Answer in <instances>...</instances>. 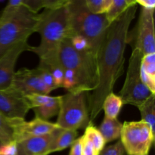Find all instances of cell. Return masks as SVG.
<instances>
[{"instance_id": "obj_8", "label": "cell", "mask_w": 155, "mask_h": 155, "mask_svg": "<svg viewBox=\"0 0 155 155\" xmlns=\"http://www.w3.org/2000/svg\"><path fill=\"white\" fill-rule=\"evenodd\" d=\"M154 134L144 121H125L120 141L128 155H148L154 142Z\"/></svg>"}, {"instance_id": "obj_17", "label": "cell", "mask_w": 155, "mask_h": 155, "mask_svg": "<svg viewBox=\"0 0 155 155\" xmlns=\"http://www.w3.org/2000/svg\"><path fill=\"white\" fill-rule=\"evenodd\" d=\"M78 136V132L77 130H63L61 129L58 132L57 137L53 143L51 153L61 151L73 145Z\"/></svg>"}, {"instance_id": "obj_28", "label": "cell", "mask_w": 155, "mask_h": 155, "mask_svg": "<svg viewBox=\"0 0 155 155\" xmlns=\"http://www.w3.org/2000/svg\"><path fill=\"white\" fill-rule=\"evenodd\" d=\"M18 143L16 142H11L3 144L0 147V155H18Z\"/></svg>"}, {"instance_id": "obj_7", "label": "cell", "mask_w": 155, "mask_h": 155, "mask_svg": "<svg viewBox=\"0 0 155 155\" xmlns=\"http://www.w3.org/2000/svg\"><path fill=\"white\" fill-rule=\"evenodd\" d=\"M142 56L143 54L139 49L133 48L129 61L125 82L118 95L124 104L138 107L153 95L141 80L140 67Z\"/></svg>"}, {"instance_id": "obj_10", "label": "cell", "mask_w": 155, "mask_h": 155, "mask_svg": "<svg viewBox=\"0 0 155 155\" xmlns=\"http://www.w3.org/2000/svg\"><path fill=\"white\" fill-rule=\"evenodd\" d=\"M10 88L25 96L33 94L48 95L51 92L42 82L37 68H24L16 71Z\"/></svg>"}, {"instance_id": "obj_11", "label": "cell", "mask_w": 155, "mask_h": 155, "mask_svg": "<svg viewBox=\"0 0 155 155\" xmlns=\"http://www.w3.org/2000/svg\"><path fill=\"white\" fill-rule=\"evenodd\" d=\"M30 106L25 95L14 89L0 90V113L10 119H24Z\"/></svg>"}, {"instance_id": "obj_19", "label": "cell", "mask_w": 155, "mask_h": 155, "mask_svg": "<svg viewBox=\"0 0 155 155\" xmlns=\"http://www.w3.org/2000/svg\"><path fill=\"white\" fill-rule=\"evenodd\" d=\"M136 4V0H112V3L105 13L107 23L110 24L119 18L130 6Z\"/></svg>"}, {"instance_id": "obj_13", "label": "cell", "mask_w": 155, "mask_h": 155, "mask_svg": "<svg viewBox=\"0 0 155 155\" xmlns=\"http://www.w3.org/2000/svg\"><path fill=\"white\" fill-rule=\"evenodd\" d=\"M58 128L56 124L36 117L28 122L18 119L15 125V142L19 143L25 139L50 134Z\"/></svg>"}, {"instance_id": "obj_20", "label": "cell", "mask_w": 155, "mask_h": 155, "mask_svg": "<svg viewBox=\"0 0 155 155\" xmlns=\"http://www.w3.org/2000/svg\"><path fill=\"white\" fill-rule=\"evenodd\" d=\"M154 100L155 94L151 95L143 103L138 106L140 111L141 120L144 121L149 125L151 130L155 133V113H154Z\"/></svg>"}, {"instance_id": "obj_23", "label": "cell", "mask_w": 155, "mask_h": 155, "mask_svg": "<svg viewBox=\"0 0 155 155\" xmlns=\"http://www.w3.org/2000/svg\"><path fill=\"white\" fill-rule=\"evenodd\" d=\"M86 8L94 15H105L112 3V0H85Z\"/></svg>"}, {"instance_id": "obj_16", "label": "cell", "mask_w": 155, "mask_h": 155, "mask_svg": "<svg viewBox=\"0 0 155 155\" xmlns=\"http://www.w3.org/2000/svg\"><path fill=\"white\" fill-rule=\"evenodd\" d=\"M123 124L117 119H111L104 116L98 130L102 135L106 143L113 142L120 138Z\"/></svg>"}, {"instance_id": "obj_6", "label": "cell", "mask_w": 155, "mask_h": 155, "mask_svg": "<svg viewBox=\"0 0 155 155\" xmlns=\"http://www.w3.org/2000/svg\"><path fill=\"white\" fill-rule=\"evenodd\" d=\"M86 92H68L61 96L60 108L55 123L63 130H78L90 123Z\"/></svg>"}, {"instance_id": "obj_14", "label": "cell", "mask_w": 155, "mask_h": 155, "mask_svg": "<svg viewBox=\"0 0 155 155\" xmlns=\"http://www.w3.org/2000/svg\"><path fill=\"white\" fill-rule=\"evenodd\" d=\"M30 108L36 118L48 120L58 115L60 108L61 96H50L42 94H33L26 96Z\"/></svg>"}, {"instance_id": "obj_27", "label": "cell", "mask_w": 155, "mask_h": 155, "mask_svg": "<svg viewBox=\"0 0 155 155\" xmlns=\"http://www.w3.org/2000/svg\"><path fill=\"white\" fill-rule=\"evenodd\" d=\"M125 150L120 141H118L114 145L104 148L100 152L99 155H124Z\"/></svg>"}, {"instance_id": "obj_26", "label": "cell", "mask_w": 155, "mask_h": 155, "mask_svg": "<svg viewBox=\"0 0 155 155\" xmlns=\"http://www.w3.org/2000/svg\"><path fill=\"white\" fill-rule=\"evenodd\" d=\"M37 68L38 70H39V75H40L41 79H42V82H43V83L45 84V86H46L47 88H48L51 91H53L54 90V89H58V88L56 87L55 84H54L53 77L52 76H51V73L49 72V71H48V69H46L45 68H44V67L40 66V65H39V66L37 67Z\"/></svg>"}, {"instance_id": "obj_1", "label": "cell", "mask_w": 155, "mask_h": 155, "mask_svg": "<svg viewBox=\"0 0 155 155\" xmlns=\"http://www.w3.org/2000/svg\"><path fill=\"white\" fill-rule=\"evenodd\" d=\"M137 5L130 6L107 27L97 57L98 84L89 97V120L92 122L102 110L105 97L113 92L117 79L124 71V53L129 40V30L136 17Z\"/></svg>"}, {"instance_id": "obj_15", "label": "cell", "mask_w": 155, "mask_h": 155, "mask_svg": "<svg viewBox=\"0 0 155 155\" xmlns=\"http://www.w3.org/2000/svg\"><path fill=\"white\" fill-rule=\"evenodd\" d=\"M60 128L50 134L25 139L18 143V148L25 155H48Z\"/></svg>"}, {"instance_id": "obj_9", "label": "cell", "mask_w": 155, "mask_h": 155, "mask_svg": "<svg viewBox=\"0 0 155 155\" xmlns=\"http://www.w3.org/2000/svg\"><path fill=\"white\" fill-rule=\"evenodd\" d=\"M154 11L147 10L141 7L135 36V46L143 55L155 53Z\"/></svg>"}, {"instance_id": "obj_18", "label": "cell", "mask_w": 155, "mask_h": 155, "mask_svg": "<svg viewBox=\"0 0 155 155\" xmlns=\"http://www.w3.org/2000/svg\"><path fill=\"white\" fill-rule=\"evenodd\" d=\"M124 102L119 95L114 92L105 97L102 103V110L104 111V116L111 119H117L122 109Z\"/></svg>"}, {"instance_id": "obj_32", "label": "cell", "mask_w": 155, "mask_h": 155, "mask_svg": "<svg viewBox=\"0 0 155 155\" xmlns=\"http://www.w3.org/2000/svg\"><path fill=\"white\" fill-rule=\"evenodd\" d=\"M18 155H25L24 154V153L22 152V151H20L19 150V148H18Z\"/></svg>"}, {"instance_id": "obj_24", "label": "cell", "mask_w": 155, "mask_h": 155, "mask_svg": "<svg viewBox=\"0 0 155 155\" xmlns=\"http://www.w3.org/2000/svg\"><path fill=\"white\" fill-rule=\"evenodd\" d=\"M69 39L71 45L77 51H81V52H91L93 54L90 44L84 37L78 36V35H74V36H71Z\"/></svg>"}, {"instance_id": "obj_31", "label": "cell", "mask_w": 155, "mask_h": 155, "mask_svg": "<svg viewBox=\"0 0 155 155\" xmlns=\"http://www.w3.org/2000/svg\"><path fill=\"white\" fill-rule=\"evenodd\" d=\"M136 5H139L143 8L150 11H154L155 1L154 0H136Z\"/></svg>"}, {"instance_id": "obj_12", "label": "cell", "mask_w": 155, "mask_h": 155, "mask_svg": "<svg viewBox=\"0 0 155 155\" xmlns=\"http://www.w3.org/2000/svg\"><path fill=\"white\" fill-rule=\"evenodd\" d=\"M31 48L27 41L20 42L0 57V90L11 87L16 72L15 68L18 58L24 51H31Z\"/></svg>"}, {"instance_id": "obj_21", "label": "cell", "mask_w": 155, "mask_h": 155, "mask_svg": "<svg viewBox=\"0 0 155 155\" xmlns=\"http://www.w3.org/2000/svg\"><path fill=\"white\" fill-rule=\"evenodd\" d=\"M83 136L91 142L92 146L98 154H100V152L105 148V140L98 129L92 124V122L89 123V125L86 127Z\"/></svg>"}, {"instance_id": "obj_25", "label": "cell", "mask_w": 155, "mask_h": 155, "mask_svg": "<svg viewBox=\"0 0 155 155\" xmlns=\"http://www.w3.org/2000/svg\"><path fill=\"white\" fill-rule=\"evenodd\" d=\"M22 5L23 0H11L9 1L6 5L4 10L2 11V13L0 16V21H3V20L12 16Z\"/></svg>"}, {"instance_id": "obj_33", "label": "cell", "mask_w": 155, "mask_h": 155, "mask_svg": "<svg viewBox=\"0 0 155 155\" xmlns=\"http://www.w3.org/2000/svg\"><path fill=\"white\" fill-rule=\"evenodd\" d=\"M3 144H4V143H3V142H2V141H1V140H0V147H1V146H2V145H3Z\"/></svg>"}, {"instance_id": "obj_4", "label": "cell", "mask_w": 155, "mask_h": 155, "mask_svg": "<svg viewBox=\"0 0 155 155\" xmlns=\"http://www.w3.org/2000/svg\"><path fill=\"white\" fill-rule=\"evenodd\" d=\"M58 58L64 69L72 71L77 76L80 91H94L98 84L97 59L92 53L78 51L73 47L69 38L61 43Z\"/></svg>"}, {"instance_id": "obj_29", "label": "cell", "mask_w": 155, "mask_h": 155, "mask_svg": "<svg viewBox=\"0 0 155 155\" xmlns=\"http://www.w3.org/2000/svg\"><path fill=\"white\" fill-rule=\"evenodd\" d=\"M82 139H83V154L82 155H99L89 140L84 138L83 136H82Z\"/></svg>"}, {"instance_id": "obj_5", "label": "cell", "mask_w": 155, "mask_h": 155, "mask_svg": "<svg viewBox=\"0 0 155 155\" xmlns=\"http://www.w3.org/2000/svg\"><path fill=\"white\" fill-rule=\"evenodd\" d=\"M38 15L22 5L12 16L0 21V57L36 32Z\"/></svg>"}, {"instance_id": "obj_3", "label": "cell", "mask_w": 155, "mask_h": 155, "mask_svg": "<svg viewBox=\"0 0 155 155\" xmlns=\"http://www.w3.org/2000/svg\"><path fill=\"white\" fill-rule=\"evenodd\" d=\"M67 8L71 36L78 35L87 39L97 59L106 31L110 25L105 15H97L91 13L86 8L85 0H69Z\"/></svg>"}, {"instance_id": "obj_2", "label": "cell", "mask_w": 155, "mask_h": 155, "mask_svg": "<svg viewBox=\"0 0 155 155\" xmlns=\"http://www.w3.org/2000/svg\"><path fill=\"white\" fill-rule=\"evenodd\" d=\"M36 32L40 35V43L38 46H32L30 51L36 53L39 61L58 58L61 43L71 36L67 5L56 8L45 9L39 14Z\"/></svg>"}, {"instance_id": "obj_30", "label": "cell", "mask_w": 155, "mask_h": 155, "mask_svg": "<svg viewBox=\"0 0 155 155\" xmlns=\"http://www.w3.org/2000/svg\"><path fill=\"white\" fill-rule=\"evenodd\" d=\"M71 147L70 155L83 154V139H82V136L80 138H77Z\"/></svg>"}, {"instance_id": "obj_22", "label": "cell", "mask_w": 155, "mask_h": 155, "mask_svg": "<svg viewBox=\"0 0 155 155\" xmlns=\"http://www.w3.org/2000/svg\"><path fill=\"white\" fill-rule=\"evenodd\" d=\"M18 119H10L0 113V140L4 144L15 141V125Z\"/></svg>"}]
</instances>
